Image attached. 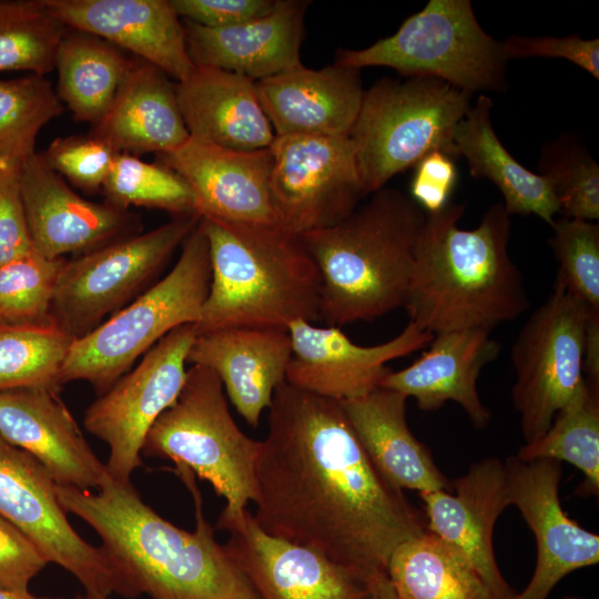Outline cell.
Wrapping results in <instances>:
<instances>
[{"mask_svg":"<svg viewBox=\"0 0 599 599\" xmlns=\"http://www.w3.org/2000/svg\"><path fill=\"white\" fill-rule=\"evenodd\" d=\"M253 518L365 581L426 530V518L374 466L338 400L286 380L274 392L256 463Z\"/></svg>","mask_w":599,"mask_h":599,"instance_id":"cell-1","label":"cell"},{"mask_svg":"<svg viewBox=\"0 0 599 599\" xmlns=\"http://www.w3.org/2000/svg\"><path fill=\"white\" fill-rule=\"evenodd\" d=\"M195 504L196 527L179 528L146 505L132 484L111 478L98 491L55 486L60 505L91 526L132 598L260 599L204 518L194 475L180 476Z\"/></svg>","mask_w":599,"mask_h":599,"instance_id":"cell-2","label":"cell"},{"mask_svg":"<svg viewBox=\"0 0 599 599\" xmlns=\"http://www.w3.org/2000/svg\"><path fill=\"white\" fill-rule=\"evenodd\" d=\"M464 204L426 214L403 307L433 335L487 329L517 319L529 306L521 271L509 253L510 215L490 206L473 230L458 226Z\"/></svg>","mask_w":599,"mask_h":599,"instance_id":"cell-3","label":"cell"},{"mask_svg":"<svg viewBox=\"0 0 599 599\" xmlns=\"http://www.w3.org/2000/svg\"><path fill=\"white\" fill-rule=\"evenodd\" d=\"M426 213L383 187L347 217L300 235L321 277L319 321L339 327L403 307Z\"/></svg>","mask_w":599,"mask_h":599,"instance_id":"cell-4","label":"cell"},{"mask_svg":"<svg viewBox=\"0 0 599 599\" xmlns=\"http://www.w3.org/2000/svg\"><path fill=\"white\" fill-rule=\"evenodd\" d=\"M210 248L211 283L196 335L230 327L286 329L315 323L321 277L301 237L271 225L200 219Z\"/></svg>","mask_w":599,"mask_h":599,"instance_id":"cell-5","label":"cell"},{"mask_svg":"<svg viewBox=\"0 0 599 599\" xmlns=\"http://www.w3.org/2000/svg\"><path fill=\"white\" fill-rule=\"evenodd\" d=\"M261 440L235 423L223 385L210 368L192 365L176 402L153 424L142 455L170 459L211 484L226 501L216 528L243 517L256 498Z\"/></svg>","mask_w":599,"mask_h":599,"instance_id":"cell-6","label":"cell"},{"mask_svg":"<svg viewBox=\"0 0 599 599\" xmlns=\"http://www.w3.org/2000/svg\"><path fill=\"white\" fill-rule=\"evenodd\" d=\"M211 283L210 248L200 224L173 268L97 328L73 341L59 383H90L101 395L174 328L199 321Z\"/></svg>","mask_w":599,"mask_h":599,"instance_id":"cell-7","label":"cell"},{"mask_svg":"<svg viewBox=\"0 0 599 599\" xmlns=\"http://www.w3.org/2000/svg\"><path fill=\"white\" fill-rule=\"evenodd\" d=\"M470 105L471 94L433 78H383L365 90L349 139L366 194L429 152L456 160V131Z\"/></svg>","mask_w":599,"mask_h":599,"instance_id":"cell-8","label":"cell"},{"mask_svg":"<svg viewBox=\"0 0 599 599\" xmlns=\"http://www.w3.org/2000/svg\"><path fill=\"white\" fill-rule=\"evenodd\" d=\"M334 62L438 79L471 95L507 88L501 42L481 28L469 0H430L394 34L364 49L338 50Z\"/></svg>","mask_w":599,"mask_h":599,"instance_id":"cell-9","label":"cell"},{"mask_svg":"<svg viewBox=\"0 0 599 599\" xmlns=\"http://www.w3.org/2000/svg\"><path fill=\"white\" fill-rule=\"evenodd\" d=\"M199 221L177 216L67 261L53 297V323L74 339L97 328L152 285Z\"/></svg>","mask_w":599,"mask_h":599,"instance_id":"cell-10","label":"cell"},{"mask_svg":"<svg viewBox=\"0 0 599 599\" xmlns=\"http://www.w3.org/2000/svg\"><path fill=\"white\" fill-rule=\"evenodd\" d=\"M588 307L554 284L528 317L512 347L516 380L511 399L525 444L541 437L555 415L582 384L583 335Z\"/></svg>","mask_w":599,"mask_h":599,"instance_id":"cell-11","label":"cell"},{"mask_svg":"<svg viewBox=\"0 0 599 599\" xmlns=\"http://www.w3.org/2000/svg\"><path fill=\"white\" fill-rule=\"evenodd\" d=\"M195 337L193 324L174 328L87 408L84 427L108 445L104 465L114 483L130 485L132 474L142 467L146 435L184 386Z\"/></svg>","mask_w":599,"mask_h":599,"instance_id":"cell-12","label":"cell"},{"mask_svg":"<svg viewBox=\"0 0 599 599\" xmlns=\"http://www.w3.org/2000/svg\"><path fill=\"white\" fill-rule=\"evenodd\" d=\"M55 486L33 456L0 435V515L26 532L49 562L74 576L85 593L132 598L104 549L89 544L70 525Z\"/></svg>","mask_w":599,"mask_h":599,"instance_id":"cell-13","label":"cell"},{"mask_svg":"<svg viewBox=\"0 0 599 599\" xmlns=\"http://www.w3.org/2000/svg\"><path fill=\"white\" fill-rule=\"evenodd\" d=\"M270 150L273 205L292 234L332 226L368 196L349 135H275Z\"/></svg>","mask_w":599,"mask_h":599,"instance_id":"cell-14","label":"cell"},{"mask_svg":"<svg viewBox=\"0 0 599 599\" xmlns=\"http://www.w3.org/2000/svg\"><path fill=\"white\" fill-rule=\"evenodd\" d=\"M510 504L516 506L535 536L537 561L526 588L511 599H548L570 572L599 561V536L570 519L561 507V461H505Z\"/></svg>","mask_w":599,"mask_h":599,"instance_id":"cell-15","label":"cell"},{"mask_svg":"<svg viewBox=\"0 0 599 599\" xmlns=\"http://www.w3.org/2000/svg\"><path fill=\"white\" fill-rule=\"evenodd\" d=\"M292 355L286 382L338 402L367 395L390 372L387 363L428 346L434 335L408 322L394 338L374 346L351 341L339 327L296 321L288 328Z\"/></svg>","mask_w":599,"mask_h":599,"instance_id":"cell-16","label":"cell"},{"mask_svg":"<svg viewBox=\"0 0 599 599\" xmlns=\"http://www.w3.org/2000/svg\"><path fill=\"white\" fill-rule=\"evenodd\" d=\"M158 160L187 184L200 219L281 227L270 191V148L238 151L190 136Z\"/></svg>","mask_w":599,"mask_h":599,"instance_id":"cell-17","label":"cell"},{"mask_svg":"<svg viewBox=\"0 0 599 599\" xmlns=\"http://www.w3.org/2000/svg\"><path fill=\"white\" fill-rule=\"evenodd\" d=\"M226 550L260 599H367L366 581L318 551L274 537L246 509L220 528Z\"/></svg>","mask_w":599,"mask_h":599,"instance_id":"cell-18","label":"cell"},{"mask_svg":"<svg viewBox=\"0 0 599 599\" xmlns=\"http://www.w3.org/2000/svg\"><path fill=\"white\" fill-rule=\"evenodd\" d=\"M20 189L33 250L49 258L78 255L132 235L139 219L79 195L34 152L20 166Z\"/></svg>","mask_w":599,"mask_h":599,"instance_id":"cell-19","label":"cell"},{"mask_svg":"<svg viewBox=\"0 0 599 599\" xmlns=\"http://www.w3.org/2000/svg\"><path fill=\"white\" fill-rule=\"evenodd\" d=\"M450 484L451 491L419 494L426 530L470 561L494 599H511L516 592L500 572L493 546L495 525L511 505L504 461L496 457L477 460Z\"/></svg>","mask_w":599,"mask_h":599,"instance_id":"cell-20","label":"cell"},{"mask_svg":"<svg viewBox=\"0 0 599 599\" xmlns=\"http://www.w3.org/2000/svg\"><path fill=\"white\" fill-rule=\"evenodd\" d=\"M60 389L0 390V435L33 456L57 485L98 491L110 479Z\"/></svg>","mask_w":599,"mask_h":599,"instance_id":"cell-21","label":"cell"},{"mask_svg":"<svg viewBox=\"0 0 599 599\" xmlns=\"http://www.w3.org/2000/svg\"><path fill=\"white\" fill-rule=\"evenodd\" d=\"M68 29L99 37L176 82L194 69L171 0H43Z\"/></svg>","mask_w":599,"mask_h":599,"instance_id":"cell-22","label":"cell"},{"mask_svg":"<svg viewBox=\"0 0 599 599\" xmlns=\"http://www.w3.org/2000/svg\"><path fill=\"white\" fill-rule=\"evenodd\" d=\"M292 355L288 331L230 327L197 334L187 355L192 365L212 369L241 417L257 427Z\"/></svg>","mask_w":599,"mask_h":599,"instance_id":"cell-23","label":"cell"},{"mask_svg":"<svg viewBox=\"0 0 599 599\" xmlns=\"http://www.w3.org/2000/svg\"><path fill=\"white\" fill-rule=\"evenodd\" d=\"M255 85L275 135H349L365 91L359 70L336 62L300 63Z\"/></svg>","mask_w":599,"mask_h":599,"instance_id":"cell-24","label":"cell"},{"mask_svg":"<svg viewBox=\"0 0 599 599\" xmlns=\"http://www.w3.org/2000/svg\"><path fill=\"white\" fill-rule=\"evenodd\" d=\"M428 349L409 366L392 370L380 386L413 397L425 412L457 403L471 424L485 428L491 412L481 402L477 380L483 368L500 353L490 331L461 329L435 334Z\"/></svg>","mask_w":599,"mask_h":599,"instance_id":"cell-25","label":"cell"},{"mask_svg":"<svg viewBox=\"0 0 599 599\" xmlns=\"http://www.w3.org/2000/svg\"><path fill=\"white\" fill-rule=\"evenodd\" d=\"M307 1L276 0L263 17L226 28L183 21L194 65L219 68L260 81L301 62Z\"/></svg>","mask_w":599,"mask_h":599,"instance_id":"cell-26","label":"cell"},{"mask_svg":"<svg viewBox=\"0 0 599 599\" xmlns=\"http://www.w3.org/2000/svg\"><path fill=\"white\" fill-rule=\"evenodd\" d=\"M179 108L190 136L223 148H270L275 133L263 111L255 81L219 68L195 65L175 83Z\"/></svg>","mask_w":599,"mask_h":599,"instance_id":"cell-27","label":"cell"},{"mask_svg":"<svg viewBox=\"0 0 599 599\" xmlns=\"http://www.w3.org/2000/svg\"><path fill=\"white\" fill-rule=\"evenodd\" d=\"M118 153H165L183 144V121L175 83L155 65L133 58L104 116L90 132Z\"/></svg>","mask_w":599,"mask_h":599,"instance_id":"cell-28","label":"cell"},{"mask_svg":"<svg viewBox=\"0 0 599 599\" xmlns=\"http://www.w3.org/2000/svg\"><path fill=\"white\" fill-rule=\"evenodd\" d=\"M339 403L367 456L388 483L419 494L451 491L429 448L409 429L405 395L378 387Z\"/></svg>","mask_w":599,"mask_h":599,"instance_id":"cell-29","label":"cell"},{"mask_svg":"<svg viewBox=\"0 0 599 599\" xmlns=\"http://www.w3.org/2000/svg\"><path fill=\"white\" fill-rule=\"evenodd\" d=\"M493 100L480 94L460 121L456 135L457 156H463L474 177L490 180L504 197L511 216L534 214L551 225L559 205L548 179L520 164L504 146L491 123Z\"/></svg>","mask_w":599,"mask_h":599,"instance_id":"cell-30","label":"cell"},{"mask_svg":"<svg viewBox=\"0 0 599 599\" xmlns=\"http://www.w3.org/2000/svg\"><path fill=\"white\" fill-rule=\"evenodd\" d=\"M132 60L99 37L68 29L55 61V92L74 121L93 126L104 116Z\"/></svg>","mask_w":599,"mask_h":599,"instance_id":"cell-31","label":"cell"},{"mask_svg":"<svg viewBox=\"0 0 599 599\" xmlns=\"http://www.w3.org/2000/svg\"><path fill=\"white\" fill-rule=\"evenodd\" d=\"M386 572L398 599H494L470 561L428 530L398 545Z\"/></svg>","mask_w":599,"mask_h":599,"instance_id":"cell-32","label":"cell"},{"mask_svg":"<svg viewBox=\"0 0 599 599\" xmlns=\"http://www.w3.org/2000/svg\"><path fill=\"white\" fill-rule=\"evenodd\" d=\"M522 460L554 459L578 468L583 480L580 496L599 495V382L589 378L555 415L547 432L525 444L516 455Z\"/></svg>","mask_w":599,"mask_h":599,"instance_id":"cell-33","label":"cell"},{"mask_svg":"<svg viewBox=\"0 0 599 599\" xmlns=\"http://www.w3.org/2000/svg\"><path fill=\"white\" fill-rule=\"evenodd\" d=\"M63 109L44 75L0 79V167H20L35 152L38 133Z\"/></svg>","mask_w":599,"mask_h":599,"instance_id":"cell-34","label":"cell"},{"mask_svg":"<svg viewBox=\"0 0 599 599\" xmlns=\"http://www.w3.org/2000/svg\"><path fill=\"white\" fill-rule=\"evenodd\" d=\"M67 31L43 0L0 1V73L51 72Z\"/></svg>","mask_w":599,"mask_h":599,"instance_id":"cell-35","label":"cell"},{"mask_svg":"<svg viewBox=\"0 0 599 599\" xmlns=\"http://www.w3.org/2000/svg\"><path fill=\"white\" fill-rule=\"evenodd\" d=\"M73 341L55 324L0 327V390L60 389V372Z\"/></svg>","mask_w":599,"mask_h":599,"instance_id":"cell-36","label":"cell"},{"mask_svg":"<svg viewBox=\"0 0 599 599\" xmlns=\"http://www.w3.org/2000/svg\"><path fill=\"white\" fill-rule=\"evenodd\" d=\"M102 190L106 203L121 210L143 206L166 211L175 217L197 215L193 194L177 173L136 155L118 153Z\"/></svg>","mask_w":599,"mask_h":599,"instance_id":"cell-37","label":"cell"},{"mask_svg":"<svg viewBox=\"0 0 599 599\" xmlns=\"http://www.w3.org/2000/svg\"><path fill=\"white\" fill-rule=\"evenodd\" d=\"M64 257L31 252L0 265V327L54 324L53 297Z\"/></svg>","mask_w":599,"mask_h":599,"instance_id":"cell-38","label":"cell"},{"mask_svg":"<svg viewBox=\"0 0 599 599\" xmlns=\"http://www.w3.org/2000/svg\"><path fill=\"white\" fill-rule=\"evenodd\" d=\"M538 167L550 182L562 216L599 219V165L577 139L561 136L544 145Z\"/></svg>","mask_w":599,"mask_h":599,"instance_id":"cell-39","label":"cell"},{"mask_svg":"<svg viewBox=\"0 0 599 599\" xmlns=\"http://www.w3.org/2000/svg\"><path fill=\"white\" fill-rule=\"evenodd\" d=\"M550 226L549 244L559 265L555 283L588 308L599 309V225L561 216Z\"/></svg>","mask_w":599,"mask_h":599,"instance_id":"cell-40","label":"cell"},{"mask_svg":"<svg viewBox=\"0 0 599 599\" xmlns=\"http://www.w3.org/2000/svg\"><path fill=\"white\" fill-rule=\"evenodd\" d=\"M118 152L89 133L54 139L42 155L48 165L87 193H97L111 171Z\"/></svg>","mask_w":599,"mask_h":599,"instance_id":"cell-41","label":"cell"},{"mask_svg":"<svg viewBox=\"0 0 599 599\" xmlns=\"http://www.w3.org/2000/svg\"><path fill=\"white\" fill-rule=\"evenodd\" d=\"M501 42L506 60L541 57L565 59L599 79V39L510 35Z\"/></svg>","mask_w":599,"mask_h":599,"instance_id":"cell-42","label":"cell"},{"mask_svg":"<svg viewBox=\"0 0 599 599\" xmlns=\"http://www.w3.org/2000/svg\"><path fill=\"white\" fill-rule=\"evenodd\" d=\"M48 562L34 541L0 515V588L29 591L30 581Z\"/></svg>","mask_w":599,"mask_h":599,"instance_id":"cell-43","label":"cell"},{"mask_svg":"<svg viewBox=\"0 0 599 599\" xmlns=\"http://www.w3.org/2000/svg\"><path fill=\"white\" fill-rule=\"evenodd\" d=\"M32 250L20 189V167H0V265Z\"/></svg>","mask_w":599,"mask_h":599,"instance_id":"cell-44","label":"cell"},{"mask_svg":"<svg viewBox=\"0 0 599 599\" xmlns=\"http://www.w3.org/2000/svg\"><path fill=\"white\" fill-rule=\"evenodd\" d=\"M458 177L455 159L443 151H433L414 166L410 197L426 213H435L450 202Z\"/></svg>","mask_w":599,"mask_h":599,"instance_id":"cell-45","label":"cell"},{"mask_svg":"<svg viewBox=\"0 0 599 599\" xmlns=\"http://www.w3.org/2000/svg\"><path fill=\"white\" fill-rule=\"evenodd\" d=\"M177 16L207 28H226L263 17L276 0H171Z\"/></svg>","mask_w":599,"mask_h":599,"instance_id":"cell-46","label":"cell"},{"mask_svg":"<svg viewBox=\"0 0 599 599\" xmlns=\"http://www.w3.org/2000/svg\"><path fill=\"white\" fill-rule=\"evenodd\" d=\"M582 373L599 382V309L588 308L583 335Z\"/></svg>","mask_w":599,"mask_h":599,"instance_id":"cell-47","label":"cell"},{"mask_svg":"<svg viewBox=\"0 0 599 599\" xmlns=\"http://www.w3.org/2000/svg\"><path fill=\"white\" fill-rule=\"evenodd\" d=\"M367 599H398L386 571H378L366 580Z\"/></svg>","mask_w":599,"mask_h":599,"instance_id":"cell-48","label":"cell"},{"mask_svg":"<svg viewBox=\"0 0 599 599\" xmlns=\"http://www.w3.org/2000/svg\"><path fill=\"white\" fill-rule=\"evenodd\" d=\"M0 599H55V598L37 597L30 593V591L17 592V591H11L8 589L0 588Z\"/></svg>","mask_w":599,"mask_h":599,"instance_id":"cell-49","label":"cell"},{"mask_svg":"<svg viewBox=\"0 0 599 599\" xmlns=\"http://www.w3.org/2000/svg\"><path fill=\"white\" fill-rule=\"evenodd\" d=\"M74 599H108V597L84 593L75 597Z\"/></svg>","mask_w":599,"mask_h":599,"instance_id":"cell-50","label":"cell"},{"mask_svg":"<svg viewBox=\"0 0 599 599\" xmlns=\"http://www.w3.org/2000/svg\"><path fill=\"white\" fill-rule=\"evenodd\" d=\"M562 599H583L581 597H576V596H566L564 597Z\"/></svg>","mask_w":599,"mask_h":599,"instance_id":"cell-51","label":"cell"}]
</instances>
